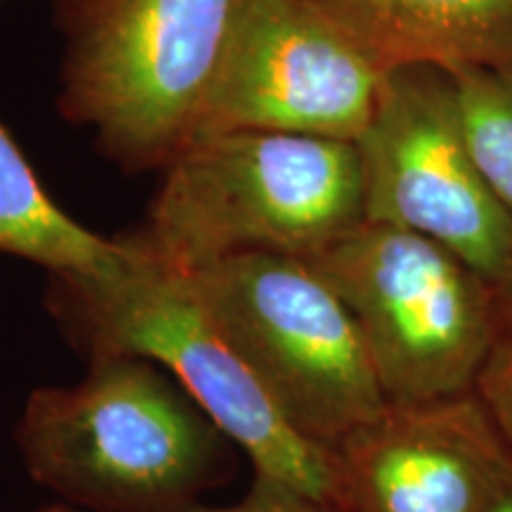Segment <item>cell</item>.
Listing matches in <instances>:
<instances>
[{"label": "cell", "mask_w": 512, "mask_h": 512, "mask_svg": "<svg viewBox=\"0 0 512 512\" xmlns=\"http://www.w3.org/2000/svg\"><path fill=\"white\" fill-rule=\"evenodd\" d=\"M489 512H512V484L505 489V494L498 498L496 505Z\"/></svg>", "instance_id": "cell-16"}, {"label": "cell", "mask_w": 512, "mask_h": 512, "mask_svg": "<svg viewBox=\"0 0 512 512\" xmlns=\"http://www.w3.org/2000/svg\"><path fill=\"white\" fill-rule=\"evenodd\" d=\"M356 145L366 221L439 242L512 299V214L472 155L451 72H387Z\"/></svg>", "instance_id": "cell-7"}, {"label": "cell", "mask_w": 512, "mask_h": 512, "mask_svg": "<svg viewBox=\"0 0 512 512\" xmlns=\"http://www.w3.org/2000/svg\"><path fill=\"white\" fill-rule=\"evenodd\" d=\"M183 273L309 444L332 453L389 406L358 323L306 259L254 252Z\"/></svg>", "instance_id": "cell-6"}, {"label": "cell", "mask_w": 512, "mask_h": 512, "mask_svg": "<svg viewBox=\"0 0 512 512\" xmlns=\"http://www.w3.org/2000/svg\"><path fill=\"white\" fill-rule=\"evenodd\" d=\"M247 0H55L64 34L60 112L102 155L164 171L200 138Z\"/></svg>", "instance_id": "cell-3"}, {"label": "cell", "mask_w": 512, "mask_h": 512, "mask_svg": "<svg viewBox=\"0 0 512 512\" xmlns=\"http://www.w3.org/2000/svg\"><path fill=\"white\" fill-rule=\"evenodd\" d=\"M475 392L512 448V299L505 304L501 332L479 373Z\"/></svg>", "instance_id": "cell-14"}, {"label": "cell", "mask_w": 512, "mask_h": 512, "mask_svg": "<svg viewBox=\"0 0 512 512\" xmlns=\"http://www.w3.org/2000/svg\"><path fill=\"white\" fill-rule=\"evenodd\" d=\"M384 72L512 74V0H313Z\"/></svg>", "instance_id": "cell-10"}, {"label": "cell", "mask_w": 512, "mask_h": 512, "mask_svg": "<svg viewBox=\"0 0 512 512\" xmlns=\"http://www.w3.org/2000/svg\"><path fill=\"white\" fill-rule=\"evenodd\" d=\"M363 221L356 140L233 131L166 166L145 226L124 240L157 264L197 271L254 252L309 259Z\"/></svg>", "instance_id": "cell-2"}, {"label": "cell", "mask_w": 512, "mask_h": 512, "mask_svg": "<svg viewBox=\"0 0 512 512\" xmlns=\"http://www.w3.org/2000/svg\"><path fill=\"white\" fill-rule=\"evenodd\" d=\"M306 261L358 323L387 403H430L475 389L508 299L451 249L363 221Z\"/></svg>", "instance_id": "cell-5"}, {"label": "cell", "mask_w": 512, "mask_h": 512, "mask_svg": "<svg viewBox=\"0 0 512 512\" xmlns=\"http://www.w3.org/2000/svg\"><path fill=\"white\" fill-rule=\"evenodd\" d=\"M0 254L48 275H114L128 264L124 240L93 233L43 190L19 145L0 124Z\"/></svg>", "instance_id": "cell-11"}, {"label": "cell", "mask_w": 512, "mask_h": 512, "mask_svg": "<svg viewBox=\"0 0 512 512\" xmlns=\"http://www.w3.org/2000/svg\"><path fill=\"white\" fill-rule=\"evenodd\" d=\"M15 444L29 477L86 512H181L226 482L235 444L169 373L93 354L72 384L36 387Z\"/></svg>", "instance_id": "cell-1"}, {"label": "cell", "mask_w": 512, "mask_h": 512, "mask_svg": "<svg viewBox=\"0 0 512 512\" xmlns=\"http://www.w3.org/2000/svg\"><path fill=\"white\" fill-rule=\"evenodd\" d=\"M332 456L356 512H489L512 484V448L475 389L389 403Z\"/></svg>", "instance_id": "cell-9"}, {"label": "cell", "mask_w": 512, "mask_h": 512, "mask_svg": "<svg viewBox=\"0 0 512 512\" xmlns=\"http://www.w3.org/2000/svg\"><path fill=\"white\" fill-rule=\"evenodd\" d=\"M451 76L472 155L512 214V74L463 69Z\"/></svg>", "instance_id": "cell-12"}, {"label": "cell", "mask_w": 512, "mask_h": 512, "mask_svg": "<svg viewBox=\"0 0 512 512\" xmlns=\"http://www.w3.org/2000/svg\"><path fill=\"white\" fill-rule=\"evenodd\" d=\"M181 512H356L337 498H325L297 486L254 472L252 486L238 503L207 505L195 503Z\"/></svg>", "instance_id": "cell-13"}, {"label": "cell", "mask_w": 512, "mask_h": 512, "mask_svg": "<svg viewBox=\"0 0 512 512\" xmlns=\"http://www.w3.org/2000/svg\"><path fill=\"white\" fill-rule=\"evenodd\" d=\"M31 512H86V510L76 508V505H69V503H62V501H55V503L43 505V508L31 510Z\"/></svg>", "instance_id": "cell-15"}, {"label": "cell", "mask_w": 512, "mask_h": 512, "mask_svg": "<svg viewBox=\"0 0 512 512\" xmlns=\"http://www.w3.org/2000/svg\"><path fill=\"white\" fill-rule=\"evenodd\" d=\"M124 245L131 259L119 273L50 275L46 302L69 342L86 358H150L245 453L254 472L342 501L335 456L287 425L188 275Z\"/></svg>", "instance_id": "cell-4"}, {"label": "cell", "mask_w": 512, "mask_h": 512, "mask_svg": "<svg viewBox=\"0 0 512 512\" xmlns=\"http://www.w3.org/2000/svg\"><path fill=\"white\" fill-rule=\"evenodd\" d=\"M384 76L313 0H247L197 140L233 131L358 140Z\"/></svg>", "instance_id": "cell-8"}]
</instances>
